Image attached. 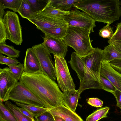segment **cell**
<instances>
[{
    "instance_id": "cell-36",
    "label": "cell",
    "mask_w": 121,
    "mask_h": 121,
    "mask_svg": "<svg viewBox=\"0 0 121 121\" xmlns=\"http://www.w3.org/2000/svg\"><path fill=\"white\" fill-rule=\"evenodd\" d=\"M109 63L114 69L121 74V59L112 60Z\"/></svg>"
},
{
    "instance_id": "cell-22",
    "label": "cell",
    "mask_w": 121,
    "mask_h": 121,
    "mask_svg": "<svg viewBox=\"0 0 121 121\" xmlns=\"http://www.w3.org/2000/svg\"><path fill=\"white\" fill-rule=\"evenodd\" d=\"M15 103L17 106L26 109L35 117L48 110V108L45 107L25 104L17 102Z\"/></svg>"
},
{
    "instance_id": "cell-21",
    "label": "cell",
    "mask_w": 121,
    "mask_h": 121,
    "mask_svg": "<svg viewBox=\"0 0 121 121\" xmlns=\"http://www.w3.org/2000/svg\"><path fill=\"white\" fill-rule=\"evenodd\" d=\"M110 108L106 106L98 109L89 115L86 121H98L103 118L107 117Z\"/></svg>"
},
{
    "instance_id": "cell-2",
    "label": "cell",
    "mask_w": 121,
    "mask_h": 121,
    "mask_svg": "<svg viewBox=\"0 0 121 121\" xmlns=\"http://www.w3.org/2000/svg\"><path fill=\"white\" fill-rule=\"evenodd\" d=\"M119 0H81L73 7L85 13L95 22L111 24L121 16Z\"/></svg>"
},
{
    "instance_id": "cell-10",
    "label": "cell",
    "mask_w": 121,
    "mask_h": 121,
    "mask_svg": "<svg viewBox=\"0 0 121 121\" xmlns=\"http://www.w3.org/2000/svg\"><path fill=\"white\" fill-rule=\"evenodd\" d=\"M69 12L63 18L68 26L85 29L91 33L94 31L93 29L96 26L95 22L86 13L75 8L71 9Z\"/></svg>"
},
{
    "instance_id": "cell-19",
    "label": "cell",
    "mask_w": 121,
    "mask_h": 121,
    "mask_svg": "<svg viewBox=\"0 0 121 121\" xmlns=\"http://www.w3.org/2000/svg\"><path fill=\"white\" fill-rule=\"evenodd\" d=\"M81 0H50V3L54 7L65 11H70L74 4Z\"/></svg>"
},
{
    "instance_id": "cell-39",
    "label": "cell",
    "mask_w": 121,
    "mask_h": 121,
    "mask_svg": "<svg viewBox=\"0 0 121 121\" xmlns=\"http://www.w3.org/2000/svg\"><path fill=\"white\" fill-rule=\"evenodd\" d=\"M4 8L2 3L0 2V19H3L6 13L4 10Z\"/></svg>"
},
{
    "instance_id": "cell-16",
    "label": "cell",
    "mask_w": 121,
    "mask_h": 121,
    "mask_svg": "<svg viewBox=\"0 0 121 121\" xmlns=\"http://www.w3.org/2000/svg\"><path fill=\"white\" fill-rule=\"evenodd\" d=\"M63 93L64 105L75 112L81 93L75 90L63 92Z\"/></svg>"
},
{
    "instance_id": "cell-17",
    "label": "cell",
    "mask_w": 121,
    "mask_h": 121,
    "mask_svg": "<svg viewBox=\"0 0 121 121\" xmlns=\"http://www.w3.org/2000/svg\"><path fill=\"white\" fill-rule=\"evenodd\" d=\"M102 56V61L109 63L112 60L121 59V52L110 44L104 47Z\"/></svg>"
},
{
    "instance_id": "cell-37",
    "label": "cell",
    "mask_w": 121,
    "mask_h": 121,
    "mask_svg": "<svg viewBox=\"0 0 121 121\" xmlns=\"http://www.w3.org/2000/svg\"><path fill=\"white\" fill-rule=\"evenodd\" d=\"M112 94L114 95L116 99V106L120 109L121 112V92L116 89Z\"/></svg>"
},
{
    "instance_id": "cell-32",
    "label": "cell",
    "mask_w": 121,
    "mask_h": 121,
    "mask_svg": "<svg viewBox=\"0 0 121 121\" xmlns=\"http://www.w3.org/2000/svg\"><path fill=\"white\" fill-rule=\"evenodd\" d=\"M35 121H55L53 116L49 111L35 117Z\"/></svg>"
},
{
    "instance_id": "cell-33",
    "label": "cell",
    "mask_w": 121,
    "mask_h": 121,
    "mask_svg": "<svg viewBox=\"0 0 121 121\" xmlns=\"http://www.w3.org/2000/svg\"><path fill=\"white\" fill-rule=\"evenodd\" d=\"M120 40H121V22L117 23L116 30L113 35L108 41V42L110 44L115 41Z\"/></svg>"
},
{
    "instance_id": "cell-26",
    "label": "cell",
    "mask_w": 121,
    "mask_h": 121,
    "mask_svg": "<svg viewBox=\"0 0 121 121\" xmlns=\"http://www.w3.org/2000/svg\"><path fill=\"white\" fill-rule=\"evenodd\" d=\"M22 0H0L4 9L8 8L14 12H17Z\"/></svg>"
},
{
    "instance_id": "cell-9",
    "label": "cell",
    "mask_w": 121,
    "mask_h": 121,
    "mask_svg": "<svg viewBox=\"0 0 121 121\" xmlns=\"http://www.w3.org/2000/svg\"><path fill=\"white\" fill-rule=\"evenodd\" d=\"M32 48L38 60L42 73L55 81L56 78V70L51 53L42 43L34 45Z\"/></svg>"
},
{
    "instance_id": "cell-13",
    "label": "cell",
    "mask_w": 121,
    "mask_h": 121,
    "mask_svg": "<svg viewBox=\"0 0 121 121\" xmlns=\"http://www.w3.org/2000/svg\"><path fill=\"white\" fill-rule=\"evenodd\" d=\"M100 75L108 79L116 89L121 92V74L114 69L109 63L102 62Z\"/></svg>"
},
{
    "instance_id": "cell-28",
    "label": "cell",
    "mask_w": 121,
    "mask_h": 121,
    "mask_svg": "<svg viewBox=\"0 0 121 121\" xmlns=\"http://www.w3.org/2000/svg\"><path fill=\"white\" fill-rule=\"evenodd\" d=\"M8 66L16 79L18 81L20 80L22 74L24 70V64L20 63L16 65Z\"/></svg>"
},
{
    "instance_id": "cell-8",
    "label": "cell",
    "mask_w": 121,
    "mask_h": 121,
    "mask_svg": "<svg viewBox=\"0 0 121 121\" xmlns=\"http://www.w3.org/2000/svg\"><path fill=\"white\" fill-rule=\"evenodd\" d=\"M40 30H51L60 27H67V23L63 19L51 17L45 13L43 9L34 13L26 18Z\"/></svg>"
},
{
    "instance_id": "cell-18",
    "label": "cell",
    "mask_w": 121,
    "mask_h": 121,
    "mask_svg": "<svg viewBox=\"0 0 121 121\" xmlns=\"http://www.w3.org/2000/svg\"><path fill=\"white\" fill-rule=\"evenodd\" d=\"M43 11L45 13L51 17L63 19L69 12V11H64L54 7L50 3V0H48Z\"/></svg>"
},
{
    "instance_id": "cell-11",
    "label": "cell",
    "mask_w": 121,
    "mask_h": 121,
    "mask_svg": "<svg viewBox=\"0 0 121 121\" xmlns=\"http://www.w3.org/2000/svg\"><path fill=\"white\" fill-rule=\"evenodd\" d=\"M44 46L54 55L64 57L68 51V46L61 39L45 35L42 43Z\"/></svg>"
},
{
    "instance_id": "cell-20",
    "label": "cell",
    "mask_w": 121,
    "mask_h": 121,
    "mask_svg": "<svg viewBox=\"0 0 121 121\" xmlns=\"http://www.w3.org/2000/svg\"><path fill=\"white\" fill-rule=\"evenodd\" d=\"M6 106L15 117L17 121H35L24 115L17 108L16 105L13 104L11 101H7L5 102Z\"/></svg>"
},
{
    "instance_id": "cell-7",
    "label": "cell",
    "mask_w": 121,
    "mask_h": 121,
    "mask_svg": "<svg viewBox=\"0 0 121 121\" xmlns=\"http://www.w3.org/2000/svg\"><path fill=\"white\" fill-rule=\"evenodd\" d=\"M3 22L7 39L17 45H21L23 41L22 27L17 14L14 12L7 11L4 16Z\"/></svg>"
},
{
    "instance_id": "cell-41",
    "label": "cell",
    "mask_w": 121,
    "mask_h": 121,
    "mask_svg": "<svg viewBox=\"0 0 121 121\" xmlns=\"http://www.w3.org/2000/svg\"><path fill=\"white\" fill-rule=\"evenodd\" d=\"M55 121H65L62 118L56 116H53Z\"/></svg>"
},
{
    "instance_id": "cell-6",
    "label": "cell",
    "mask_w": 121,
    "mask_h": 121,
    "mask_svg": "<svg viewBox=\"0 0 121 121\" xmlns=\"http://www.w3.org/2000/svg\"><path fill=\"white\" fill-rule=\"evenodd\" d=\"M58 85L63 92L75 90V86L64 58L54 55Z\"/></svg>"
},
{
    "instance_id": "cell-27",
    "label": "cell",
    "mask_w": 121,
    "mask_h": 121,
    "mask_svg": "<svg viewBox=\"0 0 121 121\" xmlns=\"http://www.w3.org/2000/svg\"><path fill=\"white\" fill-rule=\"evenodd\" d=\"M100 82L102 89L112 93L116 89L111 82L106 78L100 75Z\"/></svg>"
},
{
    "instance_id": "cell-15",
    "label": "cell",
    "mask_w": 121,
    "mask_h": 121,
    "mask_svg": "<svg viewBox=\"0 0 121 121\" xmlns=\"http://www.w3.org/2000/svg\"><path fill=\"white\" fill-rule=\"evenodd\" d=\"M49 112L53 116L59 117L65 121H83L81 117L75 112L64 105L48 108Z\"/></svg>"
},
{
    "instance_id": "cell-14",
    "label": "cell",
    "mask_w": 121,
    "mask_h": 121,
    "mask_svg": "<svg viewBox=\"0 0 121 121\" xmlns=\"http://www.w3.org/2000/svg\"><path fill=\"white\" fill-rule=\"evenodd\" d=\"M23 63L24 72L32 73L42 72L38 60L32 48L27 49Z\"/></svg>"
},
{
    "instance_id": "cell-5",
    "label": "cell",
    "mask_w": 121,
    "mask_h": 121,
    "mask_svg": "<svg viewBox=\"0 0 121 121\" xmlns=\"http://www.w3.org/2000/svg\"><path fill=\"white\" fill-rule=\"evenodd\" d=\"M11 100L22 104L45 107L47 105L33 94L21 82H18L7 91L3 102Z\"/></svg>"
},
{
    "instance_id": "cell-12",
    "label": "cell",
    "mask_w": 121,
    "mask_h": 121,
    "mask_svg": "<svg viewBox=\"0 0 121 121\" xmlns=\"http://www.w3.org/2000/svg\"><path fill=\"white\" fill-rule=\"evenodd\" d=\"M18 82L9 67L0 68V102H3L7 91Z\"/></svg>"
},
{
    "instance_id": "cell-38",
    "label": "cell",
    "mask_w": 121,
    "mask_h": 121,
    "mask_svg": "<svg viewBox=\"0 0 121 121\" xmlns=\"http://www.w3.org/2000/svg\"><path fill=\"white\" fill-rule=\"evenodd\" d=\"M18 110L24 115L29 117L33 120H34V117L33 115L26 109L22 107H17Z\"/></svg>"
},
{
    "instance_id": "cell-3",
    "label": "cell",
    "mask_w": 121,
    "mask_h": 121,
    "mask_svg": "<svg viewBox=\"0 0 121 121\" xmlns=\"http://www.w3.org/2000/svg\"><path fill=\"white\" fill-rule=\"evenodd\" d=\"M103 50L98 48H94L87 55L80 56L84 62L82 70L83 78L78 90L81 93L89 89H102L100 76Z\"/></svg>"
},
{
    "instance_id": "cell-42",
    "label": "cell",
    "mask_w": 121,
    "mask_h": 121,
    "mask_svg": "<svg viewBox=\"0 0 121 121\" xmlns=\"http://www.w3.org/2000/svg\"><path fill=\"white\" fill-rule=\"evenodd\" d=\"M113 42L121 46V40L115 41Z\"/></svg>"
},
{
    "instance_id": "cell-25",
    "label": "cell",
    "mask_w": 121,
    "mask_h": 121,
    "mask_svg": "<svg viewBox=\"0 0 121 121\" xmlns=\"http://www.w3.org/2000/svg\"><path fill=\"white\" fill-rule=\"evenodd\" d=\"M17 12L22 18L26 19L34 13L28 0H22Z\"/></svg>"
},
{
    "instance_id": "cell-1",
    "label": "cell",
    "mask_w": 121,
    "mask_h": 121,
    "mask_svg": "<svg viewBox=\"0 0 121 121\" xmlns=\"http://www.w3.org/2000/svg\"><path fill=\"white\" fill-rule=\"evenodd\" d=\"M19 81L42 101L48 108L64 105L63 92L58 85L42 72L32 73L24 71Z\"/></svg>"
},
{
    "instance_id": "cell-40",
    "label": "cell",
    "mask_w": 121,
    "mask_h": 121,
    "mask_svg": "<svg viewBox=\"0 0 121 121\" xmlns=\"http://www.w3.org/2000/svg\"><path fill=\"white\" fill-rule=\"evenodd\" d=\"M111 45L113 46L118 51L121 52V46L113 42L110 43Z\"/></svg>"
},
{
    "instance_id": "cell-24",
    "label": "cell",
    "mask_w": 121,
    "mask_h": 121,
    "mask_svg": "<svg viewBox=\"0 0 121 121\" xmlns=\"http://www.w3.org/2000/svg\"><path fill=\"white\" fill-rule=\"evenodd\" d=\"M0 121H17L5 104L0 102Z\"/></svg>"
},
{
    "instance_id": "cell-4",
    "label": "cell",
    "mask_w": 121,
    "mask_h": 121,
    "mask_svg": "<svg viewBox=\"0 0 121 121\" xmlns=\"http://www.w3.org/2000/svg\"><path fill=\"white\" fill-rule=\"evenodd\" d=\"M89 30L82 28L68 26L65 34L61 39L68 46L73 48L81 56H85L94 48L92 45Z\"/></svg>"
},
{
    "instance_id": "cell-23",
    "label": "cell",
    "mask_w": 121,
    "mask_h": 121,
    "mask_svg": "<svg viewBox=\"0 0 121 121\" xmlns=\"http://www.w3.org/2000/svg\"><path fill=\"white\" fill-rule=\"evenodd\" d=\"M20 51L15 49L12 46L6 44L5 43L0 44V53L11 58H16L19 57Z\"/></svg>"
},
{
    "instance_id": "cell-29",
    "label": "cell",
    "mask_w": 121,
    "mask_h": 121,
    "mask_svg": "<svg viewBox=\"0 0 121 121\" xmlns=\"http://www.w3.org/2000/svg\"><path fill=\"white\" fill-rule=\"evenodd\" d=\"M114 33L113 28L110 26V24L108 23L99 30V35L103 38L109 39Z\"/></svg>"
},
{
    "instance_id": "cell-35",
    "label": "cell",
    "mask_w": 121,
    "mask_h": 121,
    "mask_svg": "<svg viewBox=\"0 0 121 121\" xmlns=\"http://www.w3.org/2000/svg\"><path fill=\"white\" fill-rule=\"evenodd\" d=\"M87 103L92 106L97 108L101 107L103 106V102L97 98H89L86 100Z\"/></svg>"
},
{
    "instance_id": "cell-30",
    "label": "cell",
    "mask_w": 121,
    "mask_h": 121,
    "mask_svg": "<svg viewBox=\"0 0 121 121\" xmlns=\"http://www.w3.org/2000/svg\"><path fill=\"white\" fill-rule=\"evenodd\" d=\"M30 2L34 13L43 10L46 5H45V0H28Z\"/></svg>"
},
{
    "instance_id": "cell-31",
    "label": "cell",
    "mask_w": 121,
    "mask_h": 121,
    "mask_svg": "<svg viewBox=\"0 0 121 121\" xmlns=\"http://www.w3.org/2000/svg\"><path fill=\"white\" fill-rule=\"evenodd\" d=\"M20 63L18 60L16 58H12L6 57L0 54V64L1 65L5 64L8 66H15Z\"/></svg>"
},
{
    "instance_id": "cell-34",
    "label": "cell",
    "mask_w": 121,
    "mask_h": 121,
    "mask_svg": "<svg viewBox=\"0 0 121 121\" xmlns=\"http://www.w3.org/2000/svg\"><path fill=\"white\" fill-rule=\"evenodd\" d=\"M7 39L5 27L3 22V19H0V44L5 43Z\"/></svg>"
}]
</instances>
